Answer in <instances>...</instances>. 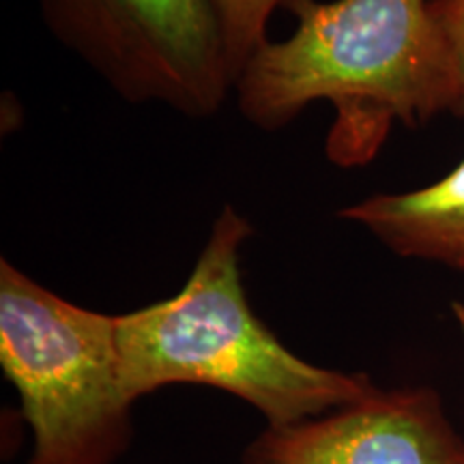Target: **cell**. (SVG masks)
Wrapping results in <instances>:
<instances>
[{"label": "cell", "mask_w": 464, "mask_h": 464, "mask_svg": "<svg viewBox=\"0 0 464 464\" xmlns=\"http://www.w3.org/2000/svg\"><path fill=\"white\" fill-rule=\"evenodd\" d=\"M295 31L263 42L235 82L243 119L274 131L314 102L335 119L327 158L368 164L396 123L420 125L460 103L454 56L430 0H286Z\"/></svg>", "instance_id": "obj_1"}, {"label": "cell", "mask_w": 464, "mask_h": 464, "mask_svg": "<svg viewBox=\"0 0 464 464\" xmlns=\"http://www.w3.org/2000/svg\"><path fill=\"white\" fill-rule=\"evenodd\" d=\"M249 235L247 219L226 205L181 290L116 316L121 370L133 402L164 387L200 385L239 398L265 426H284L379 387L363 372L299 357L260 321L241 280V246Z\"/></svg>", "instance_id": "obj_2"}, {"label": "cell", "mask_w": 464, "mask_h": 464, "mask_svg": "<svg viewBox=\"0 0 464 464\" xmlns=\"http://www.w3.org/2000/svg\"><path fill=\"white\" fill-rule=\"evenodd\" d=\"M0 365L33 437L28 464H116L133 402L116 316L69 301L0 260Z\"/></svg>", "instance_id": "obj_3"}, {"label": "cell", "mask_w": 464, "mask_h": 464, "mask_svg": "<svg viewBox=\"0 0 464 464\" xmlns=\"http://www.w3.org/2000/svg\"><path fill=\"white\" fill-rule=\"evenodd\" d=\"M63 48L121 100L191 119L218 114L235 92L218 0H34Z\"/></svg>", "instance_id": "obj_4"}, {"label": "cell", "mask_w": 464, "mask_h": 464, "mask_svg": "<svg viewBox=\"0 0 464 464\" xmlns=\"http://www.w3.org/2000/svg\"><path fill=\"white\" fill-rule=\"evenodd\" d=\"M241 464H464V437L430 387H376L307 420L265 426Z\"/></svg>", "instance_id": "obj_5"}, {"label": "cell", "mask_w": 464, "mask_h": 464, "mask_svg": "<svg viewBox=\"0 0 464 464\" xmlns=\"http://www.w3.org/2000/svg\"><path fill=\"white\" fill-rule=\"evenodd\" d=\"M340 218L404 258L464 271V160L443 179L402 194H374Z\"/></svg>", "instance_id": "obj_6"}, {"label": "cell", "mask_w": 464, "mask_h": 464, "mask_svg": "<svg viewBox=\"0 0 464 464\" xmlns=\"http://www.w3.org/2000/svg\"><path fill=\"white\" fill-rule=\"evenodd\" d=\"M218 3L222 9L232 61L239 75L243 63L260 44L266 42V24L271 15L286 5V0H218Z\"/></svg>", "instance_id": "obj_7"}, {"label": "cell", "mask_w": 464, "mask_h": 464, "mask_svg": "<svg viewBox=\"0 0 464 464\" xmlns=\"http://www.w3.org/2000/svg\"><path fill=\"white\" fill-rule=\"evenodd\" d=\"M430 5L454 56L458 82H460V103L456 114L464 116V0H430Z\"/></svg>", "instance_id": "obj_8"}, {"label": "cell", "mask_w": 464, "mask_h": 464, "mask_svg": "<svg viewBox=\"0 0 464 464\" xmlns=\"http://www.w3.org/2000/svg\"><path fill=\"white\" fill-rule=\"evenodd\" d=\"M451 312H454L458 327H460V332L464 335V304H454V305H451Z\"/></svg>", "instance_id": "obj_9"}]
</instances>
